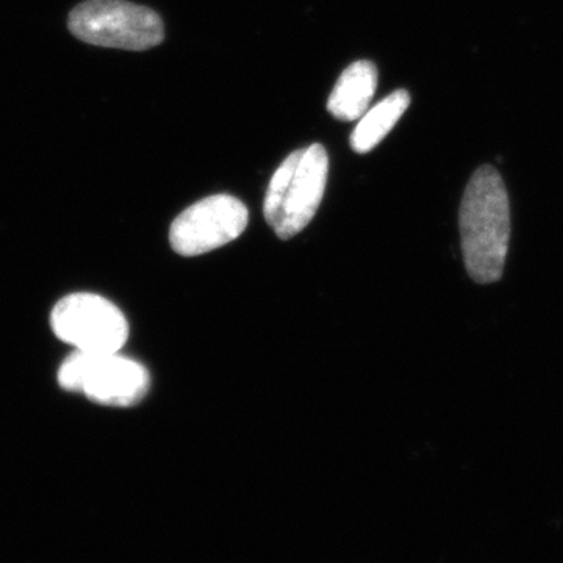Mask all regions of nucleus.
Masks as SVG:
<instances>
[{
	"label": "nucleus",
	"instance_id": "obj_2",
	"mask_svg": "<svg viewBox=\"0 0 563 563\" xmlns=\"http://www.w3.org/2000/svg\"><path fill=\"white\" fill-rule=\"evenodd\" d=\"M329 155L321 144H310L288 155L266 190V221L280 240L298 235L320 209L328 185Z\"/></svg>",
	"mask_w": 563,
	"mask_h": 563
},
{
	"label": "nucleus",
	"instance_id": "obj_4",
	"mask_svg": "<svg viewBox=\"0 0 563 563\" xmlns=\"http://www.w3.org/2000/svg\"><path fill=\"white\" fill-rule=\"evenodd\" d=\"M58 383L103 406L131 407L150 391L151 376L141 363L120 352L76 351L62 363Z\"/></svg>",
	"mask_w": 563,
	"mask_h": 563
},
{
	"label": "nucleus",
	"instance_id": "obj_1",
	"mask_svg": "<svg viewBox=\"0 0 563 563\" xmlns=\"http://www.w3.org/2000/svg\"><path fill=\"white\" fill-rule=\"evenodd\" d=\"M466 272L477 284L503 277L510 242V203L503 177L490 165L473 174L459 213Z\"/></svg>",
	"mask_w": 563,
	"mask_h": 563
},
{
	"label": "nucleus",
	"instance_id": "obj_3",
	"mask_svg": "<svg viewBox=\"0 0 563 563\" xmlns=\"http://www.w3.org/2000/svg\"><path fill=\"white\" fill-rule=\"evenodd\" d=\"M68 27L84 43L113 49L147 51L165 40L162 18L125 0H87L70 11Z\"/></svg>",
	"mask_w": 563,
	"mask_h": 563
},
{
	"label": "nucleus",
	"instance_id": "obj_5",
	"mask_svg": "<svg viewBox=\"0 0 563 563\" xmlns=\"http://www.w3.org/2000/svg\"><path fill=\"white\" fill-rule=\"evenodd\" d=\"M52 329L62 342L84 352H120L129 339L121 310L92 292L63 298L52 312Z\"/></svg>",
	"mask_w": 563,
	"mask_h": 563
},
{
	"label": "nucleus",
	"instance_id": "obj_7",
	"mask_svg": "<svg viewBox=\"0 0 563 563\" xmlns=\"http://www.w3.org/2000/svg\"><path fill=\"white\" fill-rule=\"evenodd\" d=\"M377 88V68L372 62L352 63L343 70L329 96L328 110L340 121L361 120L369 109Z\"/></svg>",
	"mask_w": 563,
	"mask_h": 563
},
{
	"label": "nucleus",
	"instance_id": "obj_8",
	"mask_svg": "<svg viewBox=\"0 0 563 563\" xmlns=\"http://www.w3.org/2000/svg\"><path fill=\"white\" fill-rule=\"evenodd\" d=\"M410 106V95L406 90H396L383 99L373 109L366 110L351 135L352 150L366 154L374 150L393 131L396 122Z\"/></svg>",
	"mask_w": 563,
	"mask_h": 563
},
{
	"label": "nucleus",
	"instance_id": "obj_6",
	"mask_svg": "<svg viewBox=\"0 0 563 563\" xmlns=\"http://www.w3.org/2000/svg\"><path fill=\"white\" fill-rule=\"evenodd\" d=\"M250 221L240 199L214 195L181 211L169 229V243L177 254L196 257L239 239Z\"/></svg>",
	"mask_w": 563,
	"mask_h": 563
}]
</instances>
